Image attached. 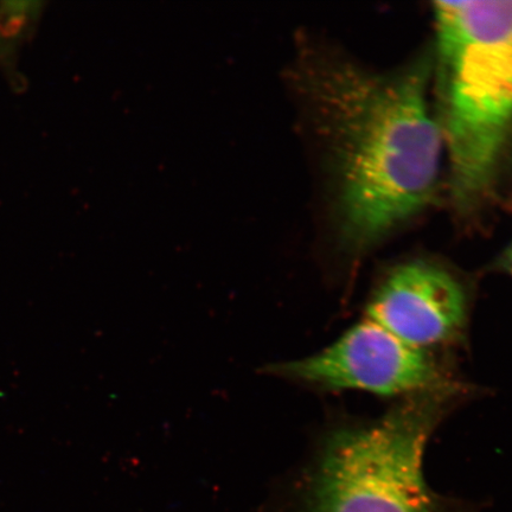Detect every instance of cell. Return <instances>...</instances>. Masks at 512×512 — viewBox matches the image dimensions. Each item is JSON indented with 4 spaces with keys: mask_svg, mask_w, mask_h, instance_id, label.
<instances>
[{
    "mask_svg": "<svg viewBox=\"0 0 512 512\" xmlns=\"http://www.w3.org/2000/svg\"><path fill=\"white\" fill-rule=\"evenodd\" d=\"M470 316L463 280L437 262L390 268L371 293L366 318L411 347L430 352L462 341Z\"/></svg>",
    "mask_w": 512,
    "mask_h": 512,
    "instance_id": "5",
    "label": "cell"
},
{
    "mask_svg": "<svg viewBox=\"0 0 512 512\" xmlns=\"http://www.w3.org/2000/svg\"><path fill=\"white\" fill-rule=\"evenodd\" d=\"M437 115L451 191L471 209L490 190L512 130V0L434 3Z\"/></svg>",
    "mask_w": 512,
    "mask_h": 512,
    "instance_id": "2",
    "label": "cell"
},
{
    "mask_svg": "<svg viewBox=\"0 0 512 512\" xmlns=\"http://www.w3.org/2000/svg\"><path fill=\"white\" fill-rule=\"evenodd\" d=\"M262 375L317 393L361 390L380 396H408L457 386L431 355L364 319L328 348L300 360L273 362Z\"/></svg>",
    "mask_w": 512,
    "mask_h": 512,
    "instance_id": "4",
    "label": "cell"
},
{
    "mask_svg": "<svg viewBox=\"0 0 512 512\" xmlns=\"http://www.w3.org/2000/svg\"><path fill=\"white\" fill-rule=\"evenodd\" d=\"M467 392L465 384L430 390L380 418L325 428L300 471L303 512H477L433 491L424 475L428 441Z\"/></svg>",
    "mask_w": 512,
    "mask_h": 512,
    "instance_id": "3",
    "label": "cell"
},
{
    "mask_svg": "<svg viewBox=\"0 0 512 512\" xmlns=\"http://www.w3.org/2000/svg\"><path fill=\"white\" fill-rule=\"evenodd\" d=\"M430 66L392 73L335 64L320 92L330 131L339 240L366 254L432 202L444 155Z\"/></svg>",
    "mask_w": 512,
    "mask_h": 512,
    "instance_id": "1",
    "label": "cell"
},
{
    "mask_svg": "<svg viewBox=\"0 0 512 512\" xmlns=\"http://www.w3.org/2000/svg\"><path fill=\"white\" fill-rule=\"evenodd\" d=\"M492 270L509 275V277L512 278V241L504 248V251L498 255L494 265H492Z\"/></svg>",
    "mask_w": 512,
    "mask_h": 512,
    "instance_id": "6",
    "label": "cell"
}]
</instances>
